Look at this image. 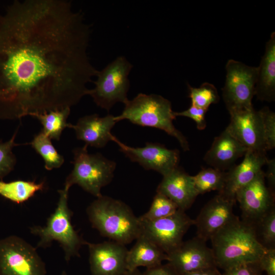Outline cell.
I'll return each instance as SVG.
<instances>
[{"instance_id":"cell-1","label":"cell","mask_w":275,"mask_h":275,"mask_svg":"<svg viewBox=\"0 0 275 275\" xmlns=\"http://www.w3.org/2000/svg\"><path fill=\"white\" fill-rule=\"evenodd\" d=\"M91 33L67 0L14 1L0 15V120L70 107L98 70Z\"/></svg>"},{"instance_id":"cell-2","label":"cell","mask_w":275,"mask_h":275,"mask_svg":"<svg viewBox=\"0 0 275 275\" xmlns=\"http://www.w3.org/2000/svg\"><path fill=\"white\" fill-rule=\"evenodd\" d=\"M210 240L216 265L224 270L258 262L267 250L259 241L254 225L236 215Z\"/></svg>"},{"instance_id":"cell-3","label":"cell","mask_w":275,"mask_h":275,"mask_svg":"<svg viewBox=\"0 0 275 275\" xmlns=\"http://www.w3.org/2000/svg\"><path fill=\"white\" fill-rule=\"evenodd\" d=\"M92 226L103 236L126 245L141 234V223L123 202L105 196L97 198L87 207Z\"/></svg>"},{"instance_id":"cell-4","label":"cell","mask_w":275,"mask_h":275,"mask_svg":"<svg viewBox=\"0 0 275 275\" xmlns=\"http://www.w3.org/2000/svg\"><path fill=\"white\" fill-rule=\"evenodd\" d=\"M124 105L121 114L115 117L117 122L125 119L137 125L161 129L176 138L183 150H189L186 139L174 125L176 117L169 100L157 94L140 93Z\"/></svg>"},{"instance_id":"cell-5","label":"cell","mask_w":275,"mask_h":275,"mask_svg":"<svg viewBox=\"0 0 275 275\" xmlns=\"http://www.w3.org/2000/svg\"><path fill=\"white\" fill-rule=\"evenodd\" d=\"M68 192L64 188L58 190L59 198L57 207L47 218L45 226L30 228V232L39 237L38 247L46 248L50 246L53 241H57L64 251L66 261L78 257L81 246L87 243L72 226L73 212L68 206Z\"/></svg>"},{"instance_id":"cell-6","label":"cell","mask_w":275,"mask_h":275,"mask_svg":"<svg viewBox=\"0 0 275 275\" xmlns=\"http://www.w3.org/2000/svg\"><path fill=\"white\" fill-rule=\"evenodd\" d=\"M87 147L85 145L73 150V168L66 179L64 188L69 190L73 185L77 184L98 198L102 196V188L112 181L116 163L99 153H89Z\"/></svg>"},{"instance_id":"cell-7","label":"cell","mask_w":275,"mask_h":275,"mask_svg":"<svg viewBox=\"0 0 275 275\" xmlns=\"http://www.w3.org/2000/svg\"><path fill=\"white\" fill-rule=\"evenodd\" d=\"M132 68L124 57L119 56L98 71L95 87L88 93L97 106L108 112L116 103L127 102L130 87L128 75Z\"/></svg>"},{"instance_id":"cell-8","label":"cell","mask_w":275,"mask_h":275,"mask_svg":"<svg viewBox=\"0 0 275 275\" xmlns=\"http://www.w3.org/2000/svg\"><path fill=\"white\" fill-rule=\"evenodd\" d=\"M36 249L24 239L10 235L0 240V275H46Z\"/></svg>"},{"instance_id":"cell-9","label":"cell","mask_w":275,"mask_h":275,"mask_svg":"<svg viewBox=\"0 0 275 275\" xmlns=\"http://www.w3.org/2000/svg\"><path fill=\"white\" fill-rule=\"evenodd\" d=\"M226 81L222 91L229 112L253 107L258 67L231 59L226 64Z\"/></svg>"},{"instance_id":"cell-10","label":"cell","mask_w":275,"mask_h":275,"mask_svg":"<svg viewBox=\"0 0 275 275\" xmlns=\"http://www.w3.org/2000/svg\"><path fill=\"white\" fill-rule=\"evenodd\" d=\"M139 219L140 234L150 239L167 255L180 245L184 235L195 224L194 219L180 209L164 218L152 221Z\"/></svg>"},{"instance_id":"cell-11","label":"cell","mask_w":275,"mask_h":275,"mask_svg":"<svg viewBox=\"0 0 275 275\" xmlns=\"http://www.w3.org/2000/svg\"><path fill=\"white\" fill-rule=\"evenodd\" d=\"M113 141L131 161L138 163L145 170L156 171L162 176L178 166L180 154L177 149H169L162 144L151 142H147L143 147H132L121 142L115 136Z\"/></svg>"},{"instance_id":"cell-12","label":"cell","mask_w":275,"mask_h":275,"mask_svg":"<svg viewBox=\"0 0 275 275\" xmlns=\"http://www.w3.org/2000/svg\"><path fill=\"white\" fill-rule=\"evenodd\" d=\"M265 173L261 171L249 184L235 195L242 214V219L253 225L274 207V194L265 182Z\"/></svg>"},{"instance_id":"cell-13","label":"cell","mask_w":275,"mask_h":275,"mask_svg":"<svg viewBox=\"0 0 275 275\" xmlns=\"http://www.w3.org/2000/svg\"><path fill=\"white\" fill-rule=\"evenodd\" d=\"M167 255L168 263L179 275L216 266L212 249L197 236L183 241Z\"/></svg>"},{"instance_id":"cell-14","label":"cell","mask_w":275,"mask_h":275,"mask_svg":"<svg viewBox=\"0 0 275 275\" xmlns=\"http://www.w3.org/2000/svg\"><path fill=\"white\" fill-rule=\"evenodd\" d=\"M231 120L227 128L248 150L265 153L266 148L260 111L253 107L229 113Z\"/></svg>"},{"instance_id":"cell-15","label":"cell","mask_w":275,"mask_h":275,"mask_svg":"<svg viewBox=\"0 0 275 275\" xmlns=\"http://www.w3.org/2000/svg\"><path fill=\"white\" fill-rule=\"evenodd\" d=\"M86 244L91 275H121L127 271L125 245L113 240Z\"/></svg>"},{"instance_id":"cell-16","label":"cell","mask_w":275,"mask_h":275,"mask_svg":"<svg viewBox=\"0 0 275 275\" xmlns=\"http://www.w3.org/2000/svg\"><path fill=\"white\" fill-rule=\"evenodd\" d=\"M236 201L222 194L214 197L202 208L194 219L197 227V236L207 241L236 216L233 207Z\"/></svg>"},{"instance_id":"cell-17","label":"cell","mask_w":275,"mask_h":275,"mask_svg":"<svg viewBox=\"0 0 275 275\" xmlns=\"http://www.w3.org/2000/svg\"><path fill=\"white\" fill-rule=\"evenodd\" d=\"M242 161L234 166L226 172V181L223 190L218 193L225 197L235 200L236 193L251 182L266 164L265 153L248 150Z\"/></svg>"},{"instance_id":"cell-18","label":"cell","mask_w":275,"mask_h":275,"mask_svg":"<svg viewBox=\"0 0 275 275\" xmlns=\"http://www.w3.org/2000/svg\"><path fill=\"white\" fill-rule=\"evenodd\" d=\"M156 193L169 198L176 204L178 209L184 211L191 206L199 195L193 176L179 166L163 176Z\"/></svg>"},{"instance_id":"cell-19","label":"cell","mask_w":275,"mask_h":275,"mask_svg":"<svg viewBox=\"0 0 275 275\" xmlns=\"http://www.w3.org/2000/svg\"><path fill=\"white\" fill-rule=\"evenodd\" d=\"M114 116L107 115L101 117L97 114L80 118L76 124L69 123L68 128L74 130L76 138L84 141L86 145L103 148L114 136L111 130L117 122Z\"/></svg>"},{"instance_id":"cell-20","label":"cell","mask_w":275,"mask_h":275,"mask_svg":"<svg viewBox=\"0 0 275 275\" xmlns=\"http://www.w3.org/2000/svg\"><path fill=\"white\" fill-rule=\"evenodd\" d=\"M247 150L226 128L215 138L204 159L212 168L225 171L233 167L235 161L244 156Z\"/></svg>"},{"instance_id":"cell-21","label":"cell","mask_w":275,"mask_h":275,"mask_svg":"<svg viewBox=\"0 0 275 275\" xmlns=\"http://www.w3.org/2000/svg\"><path fill=\"white\" fill-rule=\"evenodd\" d=\"M258 67L255 95L261 101L275 99V32L271 34Z\"/></svg>"},{"instance_id":"cell-22","label":"cell","mask_w":275,"mask_h":275,"mask_svg":"<svg viewBox=\"0 0 275 275\" xmlns=\"http://www.w3.org/2000/svg\"><path fill=\"white\" fill-rule=\"evenodd\" d=\"M135 240V244L127 252V270H134L141 266L153 268L167 260V254L144 235L140 234Z\"/></svg>"},{"instance_id":"cell-23","label":"cell","mask_w":275,"mask_h":275,"mask_svg":"<svg viewBox=\"0 0 275 275\" xmlns=\"http://www.w3.org/2000/svg\"><path fill=\"white\" fill-rule=\"evenodd\" d=\"M45 188L44 182L15 180L6 182L0 180V196L17 204L22 203Z\"/></svg>"},{"instance_id":"cell-24","label":"cell","mask_w":275,"mask_h":275,"mask_svg":"<svg viewBox=\"0 0 275 275\" xmlns=\"http://www.w3.org/2000/svg\"><path fill=\"white\" fill-rule=\"evenodd\" d=\"M70 113V107L51 111L48 112L34 115L43 126L42 131L50 139L59 141L64 129L69 127L67 122Z\"/></svg>"},{"instance_id":"cell-25","label":"cell","mask_w":275,"mask_h":275,"mask_svg":"<svg viewBox=\"0 0 275 275\" xmlns=\"http://www.w3.org/2000/svg\"><path fill=\"white\" fill-rule=\"evenodd\" d=\"M30 144L42 157L47 170L59 168L64 162L63 156L58 152L51 139L42 131L35 135Z\"/></svg>"},{"instance_id":"cell-26","label":"cell","mask_w":275,"mask_h":275,"mask_svg":"<svg viewBox=\"0 0 275 275\" xmlns=\"http://www.w3.org/2000/svg\"><path fill=\"white\" fill-rule=\"evenodd\" d=\"M226 172L213 168L203 169L193 176L198 195L213 190L221 192L225 184Z\"/></svg>"},{"instance_id":"cell-27","label":"cell","mask_w":275,"mask_h":275,"mask_svg":"<svg viewBox=\"0 0 275 275\" xmlns=\"http://www.w3.org/2000/svg\"><path fill=\"white\" fill-rule=\"evenodd\" d=\"M254 225L261 243L267 249H275V206Z\"/></svg>"},{"instance_id":"cell-28","label":"cell","mask_w":275,"mask_h":275,"mask_svg":"<svg viewBox=\"0 0 275 275\" xmlns=\"http://www.w3.org/2000/svg\"><path fill=\"white\" fill-rule=\"evenodd\" d=\"M189 97L191 105L208 110L212 104L216 103L219 100L216 88L209 82L203 83L199 88L188 85Z\"/></svg>"},{"instance_id":"cell-29","label":"cell","mask_w":275,"mask_h":275,"mask_svg":"<svg viewBox=\"0 0 275 275\" xmlns=\"http://www.w3.org/2000/svg\"><path fill=\"white\" fill-rule=\"evenodd\" d=\"M178 209L176 204L171 199L156 193L149 210L139 217L146 221L158 219L174 214Z\"/></svg>"},{"instance_id":"cell-30","label":"cell","mask_w":275,"mask_h":275,"mask_svg":"<svg viewBox=\"0 0 275 275\" xmlns=\"http://www.w3.org/2000/svg\"><path fill=\"white\" fill-rule=\"evenodd\" d=\"M17 131L18 129L9 141L5 142L0 141V179L8 175L16 164V158L12 149L14 146L18 145L15 143Z\"/></svg>"},{"instance_id":"cell-31","label":"cell","mask_w":275,"mask_h":275,"mask_svg":"<svg viewBox=\"0 0 275 275\" xmlns=\"http://www.w3.org/2000/svg\"><path fill=\"white\" fill-rule=\"evenodd\" d=\"M261 115L266 150L275 147V113L268 107L259 111Z\"/></svg>"},{"instance_id":"cell-32","label":"cell","mask_w":275,"mask_h":275,"mask_svg":"<svg viewBox=\"0 0 275 275\" xmlns=\"http://www.w3.org/2000/svg\"><path fill=\"white\" fill-rule=\"evenodd\" d=\"M207 111V110L191 105L188 109L180 112H174V114L176 117H185L191 119L196 123L199 130H203L206 126L205 115Z\"/></svg>"},{"instance_id":"cell-33","label":"cell","mask_w":275,"mask_h":275,"mask_svg":"<svg viewBox=\"0 0 275 275\" xmlns=\"http://www.w3.org/2000/svg\"><path fill=\"white\" fill-rule=\"evenodd\" d=\"M258 262L240 264L224 270L222 275H260Z\"/></svg>"},{"instance_id":"cell-34","label":"cell","mask_w":275,"mask_h":275,"mask_svg":"<svg viewBox=\"0 0 275 275\" xmlns=\"http://www.w3.org/2000/svg\"><path fill=\"white\" fill-rule=\"evenodd\" d=\"M261 270L267 275H275V249L266 250L258 262Z\"/></svg>"},{"instance_id":"cell-35","label":"cell","mask_w":275,"mask_h":275,"mask_svg":"<svg viewBox=\"0 0 275 275\" xmlns=\"http://www.w3.org/2000/svg\"><path fill=\"white\" fill-rule=\"evenodd\" d=\"M142 275H179L175 269L168 263L156 267L148 268Z\"/></svg>"},{"instance_id":"cell-36","label":"cell","mask_w":275,"mask_h":275,"mask_svg":"<svg viewBox=\"0 0 275 275\" xmlns=\"http://www.w3.org/2000/svg\"><path fill=\"white\" fill-rule=\"evenodd\" d=\"M267 170L265 173V177L267 178L269 184V189L274 194L275 188V161L274 159H267L266 164Z\"/></svg>"},{"instance_id":"cell-37","label":"cell","mask_w":275,"mask_h":275,"mask_svg":"<svg viewBox=\"0 0 275 275\" xmlns=\"http://www.w3.org/2000/svg\"><path fill=\"white\" fill-rule=\"evenodd\" d=\"M216 267L213 266L198 270L186 273L185 275H222Z\"/></svg>"},{"instance_id":"cell-38","label":"cell","mask_w":275,"mask_h":275,"mask_svg":"<svg viewBox=\"0 0 275 275\" xmlns=\"http://www.w3.org/2000/svg\"><path fill=\"white\" fill-rule=\"evenodd\" d=\"M121 275H142V273H141L138 269L134 270H127L125 273Z\"/></svg>"},{"instance_id":"cell-39","label":"cell","mask_w":275,"mask_h":275,"mask_svg":"<svg viewBox=\"0 0 275 275\" xmlns=\"http://www.w3.org/2000/svg\"><path fill=\"white\" fill-rule=\"evenodd\" d=\"M62 275H66V274L65 273H64V274L63 273V274H62Z\"/></svg>"}]
</instances>
